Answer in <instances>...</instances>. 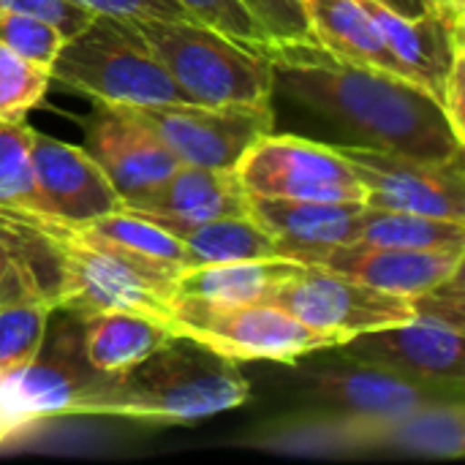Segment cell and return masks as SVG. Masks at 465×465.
Returning <instances> with one entry per match:
<instances>
[{
    "instance_id": "f1b7e54d",
    "label": "cell",
    "mask_w": 465,
    "mask_h": 465,
    "mask_svg": "<svg viewBox=\"0 0 465 465\" xmlns=\"http://www.w3.org/2000/svg\"><path fill=\"white\" fill-rule=\"evenodd\" d=\"M52 305L46 302H14L0 308V376L11 373L44 346Z\"/></svg>"
},
{
    "instance_id": "ba28073f",
    "label": "cell",
    "mask_w": 465,
    "mask_h": 465,
    "mask_svg": "<svg viewBox=\"0 0 465 465\" xmlns=\"http://www.w3.org/2000/svg\"><path fill=\"white\" fill-rule=\"evenodd\" d=\"M234 172L248 196L365 204V185L338 147L292 134L270 131L240 158Z\"/></svg>"
},
{
    "instance_id": "7a4b0ae2",
    "label": "cell",
    "mask_w": 465,
    "mask_h": 465,
    "mask_svg": "<svg viewBox=\"0 0 465 465\" xmlns=\"http://www.w3.org/2000/svg\"><path fill=\"white\" fill-rule=\"evenodd\" d=\"M251 384L234 360L188 335H172L123 373H98L68 417H117L155 425H193L242 406Z\"/></svg>"
},
{
    "instance_id": "5bb4252c",
    "label": "cell",
    "mask_w": 465,
    "mask_h": 465,
    "mask_svg": "<svg viewBox=\"0 0 465 465\" xmlns=\"http://www.w3.org/2000/svg\"><path fill=\"white\" fill-rule=\"evenodd\" d=\"M82 147L101 166L123 202L158 188L180 166L131 106L95 101V109L84 120Z\"/></svg>"
},
{
    "instance_id": "6da1fadb",
    "label": "cell",
    "mask_w": 465,
    "mask_h": 465,
    "mask_svg": "<svg viewBox=\"0 0 465 465\" xmlns=\"http://www.w3.org/2000/svg\"><path fill=\"white\" fill-rule=\"evenodd\" d=\"M259 54L275 90L341 125L357 144L425 161L463 155L441 104L411 79L341 60L316 41H270Z\"/></svg>"
},
{
    "instance_id": "9c48e42d",
    "label": "cell",
    "mask_w": 465,
    "mask_h": 465,
    "mask_svg": "<svg viewBox=\"0 0 465 465\" xmlns=\"http://www.w3.org/2000/svg\"><path fill=\"white\" fill-rule=\"evenodd\" d=\"M161 144L185 166L237 169L240 158L272 131V104H155L131 106Z\"/></svg>"
},
{
    "instance_id": "52a82bcc",
    "label": "cell",
    "mask_w": 465,
    "mask_h": 465,
    "mask_svg": "<svg viewBox=\"0 0 465 465\" xmlns=\"http://www.w3.org/2000/svg\"><path fill=\"white\" fill-rule=\"evenodd\" d=\"M172 327L234 362H283L338 349L322 335L272 302L210 305L196 300H172Z\"/></svg>"
},
{
    "instance_id": "4dcf8cb0",
    "label": "cell",
    "mask_w": 465,
    "mask_h": 465,
    "mask_svg": "<svg viewBox=\"0 0 465 465\" xmlns=\"http://www.w3.org/2000/svg\"><path fill=\"white\" fill-rule=\"evenodd\" d=\"M65 41V33L46 19L22 14L14 8H0V44H5L19 57L49 68Z\"/></svg>"
},
{
    "instance_id": "277c9868",
    "label": "cell",
    "mask_w": 465,
    "mask_h": 465,
    "mask_svg": "<svg viewBox=\"0 0 465 465\" xmlns=\"http://www.w3.org/2000/svg\"><path fill=\"white\" fill-rule=\"evenodd\" d=\"M49 79L112 106L188 101L131 22L112 14H95L79 33L63 41L49 65Z\"/></svg>"
},
{
    "instance_id": "d590c367",
    "label": "cell",
    "mask_w": 465,
    "mask_h": 465,
    "mask_svg": "<svg viewBox=\"0 0 465 465\" xmlns=\"http://www.w3.org/2000/svg\"><path fill=\"white\" fill-rule=\"evenodd\" d=\"M381 3H387L392 11H398V14H403V16H420V14L428 8L425 0H381Z\"/></svg>"
},
{
    "instance_id": "ac0fdd59",
    "label": "cell",
    "mask_w": 465,
    "mask_h": 465,
    "mask_svg": "<svg viewBox=\"0 0 465 465\" xmlns=\"http://www.w3.org/2000/svg\"><path fill=\"white\" fill-rule=\"evenodd\" d=\"M327 441L349 447L395 450L417 458L460 460L465 455L463 398L439 401L390 420H332L324 422Z\"/></svg>"
},
{
    "instance_id": "2e32d148",
    "label": "cell",
    "mask_w": 465,
    "mask_h": 465,
    "mask_svg": "<svg viewBox=\"0 0 465 465\" xmlns=\"http://www.w3.org/2000/svg\"><path fill=\"white\" fill-rule=\"evenodd\" d=\"M33 169L44 215L65 226H84L123 207L120 193L84 147L33 131Z\"/></svg>"
},
{
    "instance_id": "83f0119b",
    "label": "cell",
    "mask_w": 465,
    "mask_h": 465,
    "mask_svg": "<svg viewBox=\"0 0 465 465\" xmlns=\"http://www.w3.org/2000/svg\"><path fill=\"white\" fill-rule=\"evenodd\" d=\"M33 131L25 120H0V207L44 215L35 169Z\"/></svg>"
},
{
    "instance_id": "7402d4cb",
    "label": "cell",
    "mask_w": 465,
    "mask_h": 465,
    "mask_svg": "<svg viewBox=\"0 0 465 465\" xmlns=\"http://www.w3.org/2000/svg\"><path fill=\"white\" fill-rule=\"evenodd\" d=\"M313 41L341 60L406 76L360 0H300Z\"/></svg>"
},
{
    "instance_id": "f546056e",
    "label": "cell",
    "mask_w": 465,
    "mask_h": 465,
    "mask_svg": "<svg viewBox=\"0 0 465 465\" xmlns=\"http://www.w3.org/2000/svg\"><path fill=\"white\" fill-rule=\"evenodd\" d=\"M49 68H41L0 44V120H25L49 87Z\"/></svg>"
},
{
    "instance_id": "d6a6232c",
    "label": "cell",
    "mask_w": 465,
    "mask_h": 465,
    "mask_svg": "<svg viewBox=\"0 0 465 465\" xmlns=\"http://www.w3.org/2000/svg\"><path fill=\"white\" fill-rule=\"evenodd\" d=\"M272 41H313L300 0H242Z\"/></svg>"
},
{
    "instance_id": "8992f818",
    "label": "cell",
    "mask_w": 465,
    "mask_h": 465,
    "mask_svg": "<svg viewBox=\"0 0 465 465\" xmlns=\"http://www.w3.org/2000/svg\"><path fill=\"white\" fill-rule=\"evenodd\" d=\"M49 324L35 360L0 376V444L38 422L68 417L79 395L98 379L84 360L82 319L52 308Z\"/></svg>"
},
{
    "instance_id": "603a6c76",
    "label": "cell",
    "mask_w": 465,
    "mask_h": 465,
    "mask_svg": "<svg viewBox=\"0 0 465 465\" xmlns=\"http://www.w3.org/2000/svg\"><path fill=\"white\" fill-rule=\"evenodd\" d=\"M300 270L294 259H262L232 264H199L180 270L172 300H196L210 305L267 302L270 294Z\"/></svg>"
},
{
    "instance_id": "484cf974",
    "label": "cell",
    "mask_w": 465,
    "mask_h": 465,
    "mask_svg": "<svg viewBox=\"0 0 465 465\" xmlns=\"http://www.w3.org/2000/svg\"><path fill=\"white\" fill-rule=\"evenodd\" d=\"M357 242L401 251H465V223L365 204Z\"/></svg>"
},
{
    "instance_id": "7c38bea8",
    "label": "cell",
    "mask_w": 465,
    "mask_h": 465,
    "mask_svg": "<svg viewBox=\"0 0 465 465\" xmlns=\"http://www.w3.org/2000/svg\"><path fill=\"white\" fill-rule=\"evenodd\" d=\"M313 398L332 420H390L428 403L463 398V387L420 381L381 365L341 357L338 365L311 376Z\"/></svg>"
},
{
    "instance_id": "4316f807",
    "label": "cell",
    "mask_w": 465,
    "mask_h": 465,
    "mask_svg": "<svg viewBox=\"0 0 465 465\" xmlns=\"http://www.w3.org/2000/svg\"><path fill=\"white\" fill-rule=\"evenodd\" d=\"M71 229L87 240L112 245L136 259L185 270V248H183L180 237H174L169 229H163L161 223H155L134 210L120 207V210L101 215L84 226H71Z\"/></svg>"
},
{
    "instance_id": "836d02e7",
    "label": "cell",
    "mask_w": 465,
    "mask_h": 465,
    "mask_svg": "<svg viewBox=\"0 0 465 465\" xmlns=\"http://www.w3.org/2000/svg\"><path fill=\"white\" fill-rule=\"evenodd\" d=\"M79 3L95 14H112V16H169V19L188 16L193 19L188 11H183L172 0H79Z\"/></svg>"
},
{
    "instance_id": "44dd1931",
    "label": "cell",
    "mask_w": 465,
    "mask_h": 465,
    "mask_svg": "<svg viewBox=\"0 0 465 465\" xmlns=\"http://www.w3.org/2000/svg\"><path fill=\"white\" fill-rule=\"evenodd\" d=\"M360 202H289L248 196V213L281 242L286 259L300 264L313 256L357 242Z\"/></svg>"
},
{
    "instance_id": "e575fe53",
    "label": "cell",
    "mask_w": 465,
    "mask_h": 465,
    "mask_svg": "<svg viewBox=\"0 0 465 465\" xmlns=\"http://www.w3.org/2000/svg\"><path fill=\"white\" fill-rule=\"evenodd\" d=\"M463 74H465V49H460L452 60V68L447 74L444 82V93H441V109L452 125V131L465 142V112H463Z\"/></svg>"
},
{
    "instance_id": "4fadbf2b",
    "label": "cell",
    "mask_w": 465,
    "mask_h": 465,
    "mask_svg": "<svg viewBox=\"0 0 465 465\" xmlns=\"http://www.w3.org/2000/svg\"><path fill=\"white\" fill-rule=\"evenodd\" d=\"M338 349L346 360L381 365L430 384L463 387V327L441 316L414 313L411 322L362 332Z\"/></svg>"
},
{
    "instance_id": "d6986e66",
    "label": "cell",
    "mask_w": 465,
    "mask_h": 465,
    "mask_svg": "<svg viewBox=\"0 0 465 465\" xmlns=\"http://www.w3.org/2000/svg\"><path fill=\"white\" fill-rule=\"evenodd\" d=\"M463 259L465 251H401L351 242L330 248L305 264L354 278L379 292L420 297L460 272Z\"/></svg>"
},
{
    "instance_id": "30bf717a",
    "label": "cell",
    "mask_w": 465,
    "mask_h": 465,
    "mask_svg": "<svg viewBox=\"0 0 465 465\" xmlns=\"http://www.w3.org/2000/svg\"><path fill=\"white\" fill-rule=\"evenodd\" d=\"M267 302L283 308L305 327L330 335L338 346L362 332L414 319L411 297L379 292L316 264H300Z\"/></svg>"
},
{
    "instance_id": "3957f363",
    "label": "cell",
    "mask_w": 465,
    "mask_h": 465,
    "mask_svg": "<svg viewBox=\"0 0 465 465\" xmlns=\"http://www.w3.org/2000/svg\"><path fill=\"white\" fill-rule=\"evenodd\" d=\"M147 49L193 104H251L272 101L270 63L223 33L180 16H125Z\"/></svg>"
},
{
    "instance_id": "cb8c5ba5",
    "label": "cell",
    "mask_w": 465,
    "mask_h": 465,
    "mask_svg": "<svg viewBox=\"0 0 465 465\" xmlns=\"http://www.w3.org/2000/svg\"><path fill=\"white\" fill-rule=\"evenodd\" d=\"M172 335H177L172 324L131 311H101L82 319L84 360L106 376L134 368Z\"/></svg>"
},
{
    "instance_id": "9a60e30c",
    "label": "cell",
    "mask_w": 465,
    "mask_h": 465,
    "mask_svg": "<svg viewBox=\"0 0 465 465\" xmlns=\"http://www.w3.org/2000/svg\"><path fill=\"white\" fill-rule=\"evenodd\" d=\"M376 22L406 76L439 104L455 54L465 49V8L428 5L420 16H403L381 0H360Z\"/></svg>"
},
{
    "instance_id": "8fae6325",
    "label": "cell",
    "mask_w": 465,
    "mask_h": 465,
    "mask_svg": "<svg viewBox=\"0 0 465 465\" xmlns=\"http://www.w3.org/2000/svg\"><path fill=\"white\" fill-rule=\"evenodd\" d=\"M338 150L365 185L368 207L465 223L463 155L425 161L365 144H341Z\"/></svg>"
},
{
    "instance_id": "1f68e13d",
    "label": "cell",
    "mask_w": 465,
    "mask_h": 465,
    "mask_svg": "<svg viewBox=\"0 0 465 465\" xmlns=\"http://www.w3.org/2000/svg\"><path fill=\"white\" fill-rule=\"evenodd\" d=\"M188 11L196 22L223 33L251 52H262L272 38L262 22L242 5V0H172Z\"/></svg>"
},
{
    "instance_id": "5b68a950",
    "label": "cell",
    "mask_w": 465,
    "mask_h": 465,
    "mask_svg": "<svg viewBox=\"0 0 465 465\" xmlns=\"http://www.w3.org/2000/svg\"><path fill=\"white\" fill-rule=\"evenodd\" d=\"M41 221L57 237L68 270V292L57 308L79 319L101 311H131L172 324V297L180 270L87 240L65 223Z\"/></svg>"
},
{
    "instance_id": "e0dca14e",
    "label": "cell",
    "mask_w": 465,
    "mask_h": 465,
    "mask_svg": "<svg viewBox=\"0 0 465 465\" xmlns=\"http://www.w3.org/2000/svg\"><path fill=\"white\" fill-rule=\"evenodd\" d=\"M68 292L65 256L38 215L0 207V308L46 302L57 308Z\"/></svg>"
},
{
    "instance_id": "d4e9b609",
    "label": "cell",
    "mask_w": 465,
    "mask_h": 465,
    "mask_svg": "<svg viewBox=\"0 0 465 465\" xmlns=\"http://www.w3.org/2000/svg\"><path fill=\"white\" fill-rule=\"evenodd\" d=\"M185 248V267L286 259L281 242L248 213L169 229Z\"/></svg>"
},
{
    "instance_id": "ffe728a7",
    "label": "cell",
    "mask_w": 465,
    "mask_h": 465,
    "mask_svg": "<svg viewBox=\"0 0 465 465\" xmlns=\"http://www.w3.org/2000/svg\"><path fill=\"white\" fill-rule=\"evenodd\" d=\"M163 229L193 226L229 215H248V193L234 169H202L180 163L158 188L123 202Z\"/></svg>"
},
{
    "instance_id": "8d00e7d4",
    "label": "cell",
    "mask_w": 465,
    "mask_h": 465,
    "mask_svg": "<svg viewBox=\"0 0 465 465\" xmlns=\"http://www.w3.org/2000/svg\"><path fill=\"white\" fill-rule=\"evenodd\" d=\"M428 5H450V8H465V0H425Z\"/></svg>"
}]
</instances>
